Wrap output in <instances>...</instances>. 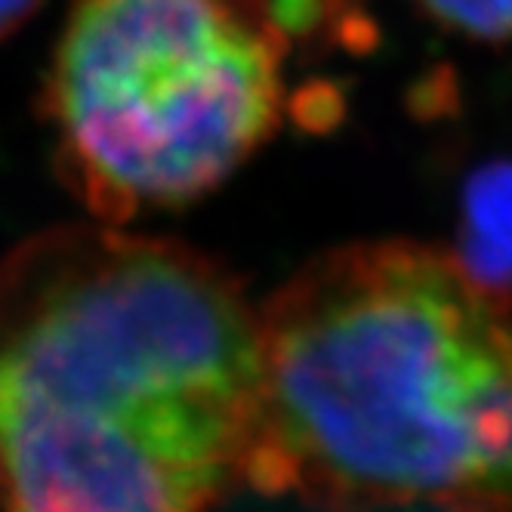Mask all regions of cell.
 Masks as SVG:
<instances>
[{"instance_id": "5b68a950", "label": "cell", "mask_w": 512, "mask_h": 512, "mask_svg": "<svg viewBox=\"0 0 512 512\" xmlns=\"http://www.w3.org/2000/svg\"><path fill=\"white\" fill-rule=\"evenodd\" d=\"M423 4L438 22L469 34V38H512V0H423Z\"/></svg>"}, {"instance_id": "6da1fadb", "label": "cell", "mask_w": 512, "mask_h": 512, "mask_svg": "<svg viewBox=\"0 0 512 512\" xmlns=\"http://www.w3.org/2000/svg\"><path fill=\"white\" fill-rule=\"evenodd\" d=\"M256 392L260 306L213 256L87 219L0 260V512H213Z\"/></svg>"}, {"instance_id": "3957f363", "label": "cell", "mask_w": 512, "mask_h": 512, "mask_svg": "<svg viewBox=\"0 0 512 512\" xmlns=\"http://www.w3.org/2000/svg\"><path fill=\"white\" fill-rule=\"evenodd\" d=\"M284 59L269 0H78L44 90L62 182L112 226L204 198L281 127Z\"/></svg>"}, {"instance_id": "277c9868", "label": "cell", "mask_w": 512, "mask_h": 512, "mask_svg": "<svg viewBox=\"0 0 512 512\" xmlns=\"http://www.w3.org/2000/svg\"><path fill=\"white\" fill-rule=\"evenodd\" d=\"M454 253L475 281L512 303V161L488 164L469 176Z\"/></svg>"}, {"instance_id": "8992f818", "label": "cell", "mask_w": 512, "mask_h": 512, "mask_svg": "<svg viewBox=\"0 0 512 512\" xmlns=\"http://www.w3.org/2000/svg\"><path fill=\"white\" fill-rule=\"evenodd\" d=\"M41 0H0V38H7L13 28H19Z\"/></svg>"}, {"instance_id": "7a4b0ae2", "label": "cell", "mask_w": 512, "mask_h": 512, "mask_svg": "<svg viewBox=\"0 0 512 512\" xmlns=\"http://www.w3.org/2000/svg\"><path fill=\"white\" fill-rule=\"evenodd\" d=\"M244 485L324 512H512V303L438 244L318 253L260 306Z\"/></svg>"}]
</instances>
